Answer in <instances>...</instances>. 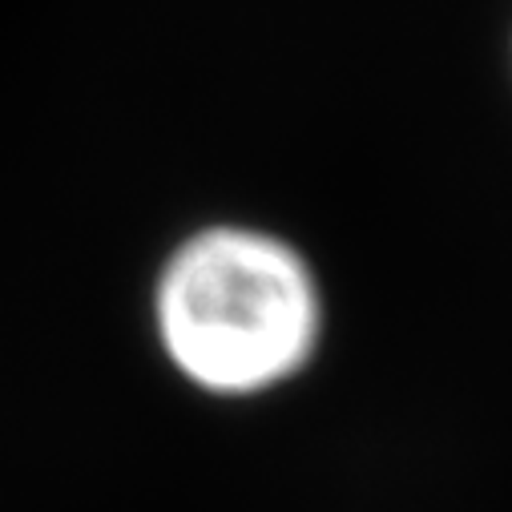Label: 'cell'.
Here are the masks:
<instances>
[{
  "instance_id": "cell-1",
  "label": "cell",
  "mask_w": 512,
  "mask_h": 512,
  "mask_svg": "<svg viewBox=\"0 0 512 512\" xmlns=\"http://www.w3.org/2000/svg\"><path fill=\"white\" fill-rule=\"evenodd\" d=\"M323 303L307 259L250 226H210L166 259L154 327L182 379L210 396H263L299 375L319 343Z\"/></svg>"
}]
</instances>
